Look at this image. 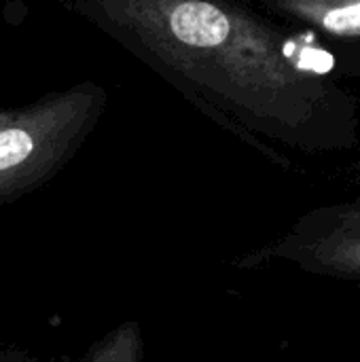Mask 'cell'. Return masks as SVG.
Masks as SVG:
<instances>
[{"label": "cell", "mask_w": 360, "mask_h": 362, "mask_svg": "<svg viewBox=\"0 0 360 362\" xmlns=\"http://www.w3.org/2000/svg\"><path fill=\"white\" fill-rule=\"evenodd\" d=\"M66 8L244 138L252 134L303 153L356 144V100L301 66L284 32L242 4L74 0Z\"/></svg>", "instance_id": "obj_1"}, {"label": "cell", "mask_w": 360, "mask_h": 362, "mask_svg": "<svg viewBox=\"0 0 360 362\" xmlns=\"http://www.w3.org/2000/svg\"><path fill=\"white\" fill-rule=\"evenodd\" d=\"M108 104L93 81L0 108V206L40 189L79 153Z\"/></svg>", "instance_id": "obj_2"}, {"label": "cell", "mask_w": 360, "mask_h": 362, "mask_svg": "<svg viewBox=\"0 0 360 362\" xmlns=\"http://www.w3.org/2000/svg\"><path fill=\"white\" fill-rule=\"evenodd\" d=\"M265 259H284L312 274L360 280V199L314 210L282 240L242 261V267Z\"/></svg>", "instance_id": "obj_3"}, {"label": "cell", "mask_w": 360, "mask_h": 362, "mask_svg": "<svg viewBox=\"0 0 360 362\" xmlns=\"http://www.w3.org/2000/svg\"><path fill=\"white\" fill-rule=\"evenodd\" d=\"M263 4L327 38L342 70L360 74V0H267Z\"/></svg>", "instance_id": "obj_4"}, {"label": "cell", "mask_w": 360, "mask_h": 362, "mask_svg": "<svg viewBox=\"0 0 360 362\" xmlns=\"http://www.w3.org/2000/svg\"><path fill=\"white\" fill-rule=\"evenodd\" d=\"M144 341L140 325L129 320L100 337L76 362H142ZM0 362H36L23 352L0 348Z\"/></svg>", "instance_id": "obj_5"}]
</instances>
